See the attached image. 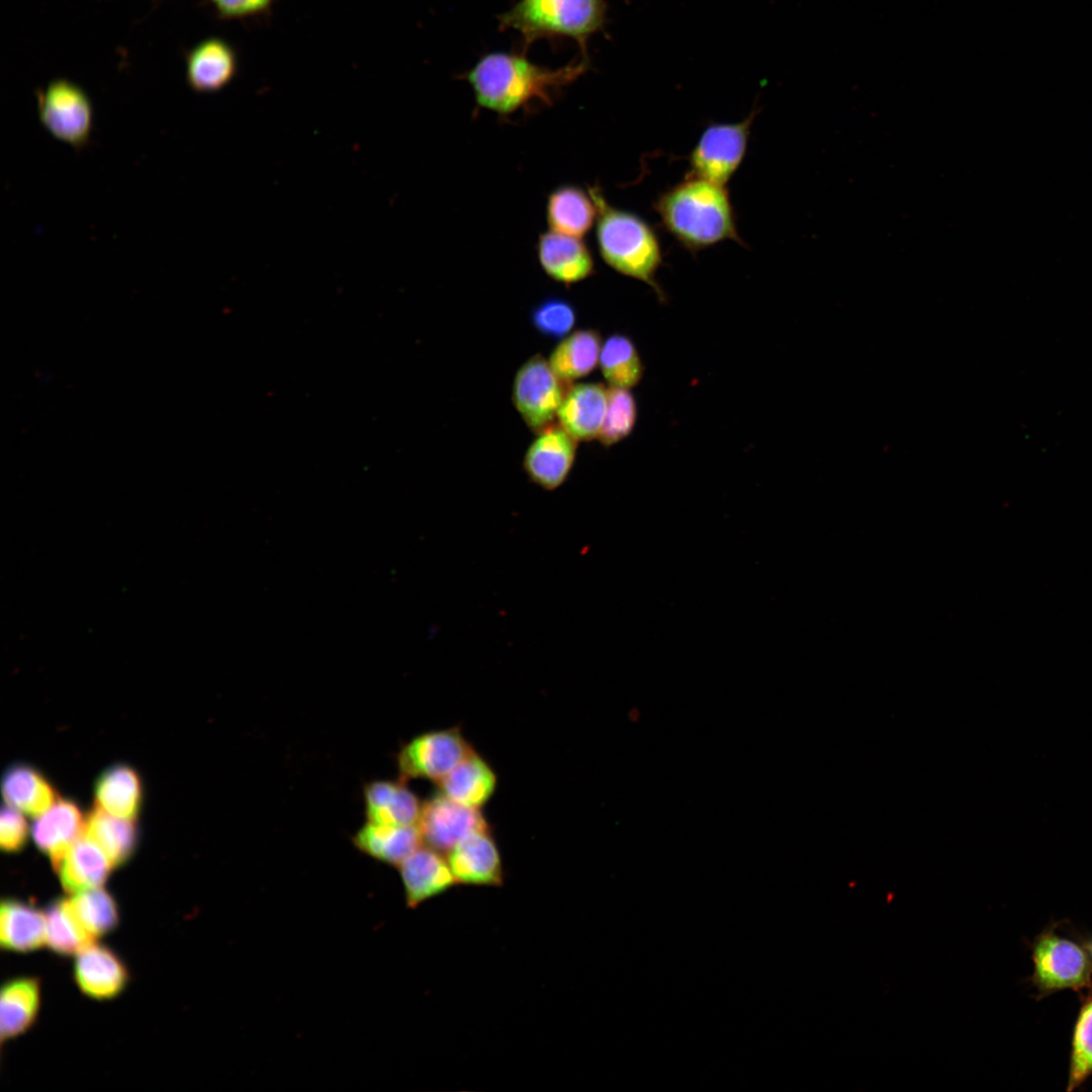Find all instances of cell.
Listing matches in <instances>:
<instances>
[{
	"mask_svg": "<svg viewBox=\"0 0 1092 1092\" xmlns=\"http://www.w3.org/2000/svg\"><path fill=\"white\" fill-rule=\"evenodd\" d=\"M1031 958V980L1042 996L1091 984L1092 954L1075 940L1044 931L1034 939Z\"/></svg>",
	"mask_w": 1092,
	"mask_h": 1092,
	"instance_id": "cell-6",
	"label": "cell"
},
{
	"mask_svg": "<svg viewBox=\"0 0 1092 1092\" xmlns=\"http://www.w3.org/2000/svg\"><path fill=\"white\" fill-rule=\"evenodd\" d=\"M444 854L421 845L398 866L407 908L415 909L458 884Z\"/></svg>",
	"mask_w": 1092,
	"mask_h": 1092,
	"instance_id": "cell-14",
	"label": "cell"
},
{
	"mask_svg": "<svg viewBox=\"0 0 1092 1092\" xmlns=\"http://www.w3.org/2000/svg\"><path fill=\"white\" fill-rule=\"evenodd\" d=\"M68 901L77 920L93 940L110 933L119 923L117 903L102 887L72 894Z\"/></svg>",
	"mask_w": 1092,
	"mask_h": 1092,
	"instance_id": "cell-31",
	"label": "cell"
},
{
	"mask_svg": "<svg viewBox=\"0 0 1092 1092\" xmlns=\"http://www.w3.org/2000/svg\"><path fill=\"white\" fill-rule=\"evenodd\" d=\"M545 215L550 231L581 239L594 226L598 209L588 190L564 184L549 193Z\"/></svg>",
	"mask_w": 1092,
	"mask_h": 1092,
	"instance_id": "cell-21",
	"label": "cell"
},
{
	"mask_svg": "<svg viewBox=\"0 0 1092 1092\" xmlns=\"http://www.w3.org/2000/svg\"><path fill=\"white\" fill-rule=\"evenodd\" d=\"M35 100L39 122L53 138L77 151L89 145L94 108L81 85L67 78H56L36 90Z\"/></svg>",
	"mask_w": 1092,
	"mask_h": 1092,
	"instance_id": "cell-5",
	"label": "cell"
},
{
	"mask_svg": "<svg viewBox=\"0 0 1092 1092\" xmlns=\"http://www.w3.org/2000/svg\"><path fill=\"white\" fill-rule=\"evenodd\" d=\"M84 836L94 841L113 866L125 862L133 853L138 830L131 819L95 808L85 822Z\"/></svg>",
	"mask_w": 1092,
	"mask_h": 1092,
	"instance_id": "cell-29",
	"label": "cell"
},
{
	"mask_svg": "<svg viewBox=\"0 0 1092 1092\" xmlns=\"http://www.w3.org/2000/svg\"><path fill=\"white\" fill-rule=\"evenodd\" d=\"M46 913L17 899H4L0 908V942L9 951L30 952L46 944Z\"/></svg>",
	"mask_w": 1092,
	"mask_h": 1092,
	"instance_id": "cell-24",
	"label": "cell"
},
{
	"mask_svg": "<svg viewBox=\"0 0 1092 1092\" xmlns=\"http://www.w3.org/2000/svg\"><path fill=\"white\" fill-rule=\"evenodd\" d=\"M577 321L574 305L564 297L549 295L530 310V323L541 336L562 340L570 334Z\"/></svg>",
	"mask_w": 1092,
	"mask_h": 1092,
	"instance_id": "cell-33",
	"label": "cell"
},
{
	"mask_svg": "<svg viewBox=\"0 0 1092 1092\" xmlns=\"http://www.w3.org/2000/svg\"><path fill=\"white\" fill-rule=\"evenodd\" d=\"M525 54L489 53L465 73L478 107L510 116L536 105L549 106L589 68L588 57L582 55L566 66L550 69L532 63Z\"/></svg>",
	"mask_w": 1092,
	"mask_h": 1092,
	"instance_id": "cell-1",
	"label": "cell"
},
{
	"mask_svg": "<svg viewBox=\"0 0 1092 1092\" xmlns=\"http://www.w3.org/2000/svg\"><path fill=\"white\" fill-rule=\"evenodd\" d=\"M423 842L418 824L388 825L367 822L353 837L354 845L363 853L397 867Z\"/></svg>",
	"mask_w": 1092,
	"mask_h": 1092,
	"instance_id": "cell-22",
	"label": "cell"
},
{
	"mask_svg": "<svg viewBox=\"0 0 1092 1092\" xmlns=\"http://www.w3.org/2000/svg\"><path fill=\"white\" fill-rule=\"evenodd\" d=\"M473 747L459 727L432 730L406 742L397 754L399 779H427L439 783Z\"/></svg>",
	"mask_w": 1092,
	"mask_h": 1092,
	"instance_id": "cell-9",
	"label": "cell"
},
{
	"mask_svg": "<svg viewBox=\"0 0 1092 1092\" xmlns=\"http://www.w3.org/2000/svg\"><path fill=\"white\" fill-rule=\"evenodd\" d=\"M85 822L78 806L68 800L56 801L38 815L32 825V837L56 869L68 849L84 832Z\"/></svg>",
	"mask_w": 1092,
	"mask_h": 1092,
	"instance_id": "cell-18",
	"label": "cell"
},
{
	"mask_svg": "<svg viewBox=\"0 0 1092 1092\" xmlns=\"http://www.w3.org/2000/svg\"><path fill=\"white\" fill-rule=\"evenodd\" d=\"M113 867L106 853L84 836L68 849L55 870L63 888L75 894L102 887Z\"/></svg>",
	"mask_w": 1092,
	"mask_h": 1092,
	"instance_id": "cell-23",
	"label": "cell"
},
{
	"mask_svg": "<svg viewBox=\"0 0 1092 1092\" xmlns=\"http://www.w3.org/2000/svg\"><path fill=\"white\" fill-rule=\"evenodd\" d=\"M2 1040L25 1033L34 1023L40 1006V982L21 977L7 981L0 994Z\"/></svg>",
	"mask_w": 1092,
	"mask_h": 1092,
	"instance_id": "cell-25",
	"label": "cell"
},
{
	"mask_svg": "<svg viewBox=\"0 0 1092 1092\" xmlns=\"http://www.w3.org/2000/svg\"><path fill=\"white\" fill-rule=\"evenodd\" d=\"M438 786L440 792L452 800L481 809L495 792L497 776L490 764L472 749Z\"/></svg>",
	"mask_w": 1092,
	"mask_h": 1092,
	"instance_id": "cell-20",
	"label": "cell"
},
{
	"mask_svg": "<svg viewBox=\"0 0 1092 1092\" xmlns=\"http://www.w3.org/2000/svg\"><path fill=\"white\" fill-rule=\"evenodd\" d=\"M368 822L388 825L418 824L422 802L404 781H373L364 787Z\"/></svg>",
	"mask_w": 1092,
	"mask_h": 1092,
	"instance_id": "cell-19",
	"label": "cell"
},
{
	"mask_svg": "<svg viewBox=\"0 0 1092 1092\" xmlns=\"http://www.w3.org/2000/svg\"><path fill=\"white\" fill-rule=\"evenodd\" d=\"M28 827L20 811L9 805L2 808L0 816V845L3 850L15 852L27 841Z\"/></svg>",
	"mask_w": 1092,
	"mask_h": 1092,
	"instance_id": "cell-36",
	"label": "cell"
},
{
	"mask_svg": "<svg viewBox=\"0 0 1092 1092\" xmlns=\"http://www.w3.org/2000/svg\"><path fill=\"white\" fill-rule=\"evenodd\" d=\"M536 255L544 273L565 285L580 282L595 272V262L587 246L580 238L556 232L539 236Z\"/></svg>",
	"mask_w": 1092,
	"mask_h": 1092,
	"instance_id": "cell-16",
	"label": "cell"
},
{
	"mask_svg": "<svg viewBox=\"0 0 1092 1092\" xmlns=\"http://www.w3.org/2000/svg\"><path fill=\"white\" fill-rule=\"evenodd\" d=\"M599 365L610 386L630 389L642 379L644 366L633 341L613 334L602 345Z\"/></svg>",
	"mask_w": 1092,
	"mask_h": 1092,
	"instance_id": "cell-30",
	"label": "cell"
},
{
	"mask_svg": "<svg viewBox=\"0 0 1092 1092\" xmlns=\"http://www.w3.org/2000/svg\"><path fill=\"white\" fill-rule=\"evenodd\" d=\"M75 957L74 979L84 995L108 1000L118 996L127 986L128 970L108 946L93 942Z\"/></svg>",
	"mask_w": 1092,
	"mask_h": 1092,
	"instance_id": "cell-15",
	"label": "cell"
},
{
	"mask_svg": "<svg viewBox=\"0 0 1092 1092\" xmlns=\"http://www.w3.org/2000/svg\"><path fill=\"white\" fill-rule=\"evenodd\" d=\"M605 0H519L498 17L500 30L520 33L524 50L540 38L574 39L584 57L587 41L607 23Z\"/></svg>",
	"mask_w": 1092,
	"mask_h": 1092,
	"instance_id": "cell-4",
	"label": "cell"
},
{
	"mask_svg": "<svg viewBox=\"0 0 1092 1092\" xmlns=\"http://www.w3.org/2000/svg\"><path fill=\"white\" fill-rule=\"evenodd\" d=\"M237 72V53L233 46L221 37L204 38L185 54V80L188 87L196 93L220 91L234 80Z\"/></svg>",
	"mask_w": 1092,
	"mask_h": 1092,
	"instance_id": "cell-13",
	"label": "cell"
},
{
	"mask_svg": "<svg viewBox=\"0 0 1092 1092\" xmlns=\"http://www.w3.org/2000/svg\"><path fill=\"white\" fill-rule=\"evenodd\" d=\"M447 859L458 884L504 885L502 855L490 827L468 834L447 852Z\"/></svg>",
	"mask_w": 1092,
	"mask_h": 1092,
	"instance_id": "cell-12",
	"label": "cell"
},
{
	"mask_svg": "<svg viewBox=\"0 0 1092 1092\" xmlns=\"http://www.w3.org/2000/svg\"><path fill=\"white\" fill-rule=\"evenodd\" d=\"M96 807L115 816L132 819L142 803V783L138 772L124 764L105 769L95 785Z\"/></svg>",
	"mask_w": 1092,
	"mask_h": 1092,
	"instance_id": "cell-28",
	"label": "cell"
},
{
	"mask_svg": "<svg viewBox=\"0 0 1092 1092\" xmlns=\"http://www.w3.org/2000/svg\"><path fill=\"white\" fill-rule=\"evenodd\" d=\"M2 793L7 805L31 816H38L57 800L49 781L35 768L16 763L2 778Z\"/></svg>",
	"mask_w": 1092,
	"mask_h": 1092,
	"instance_id": "cell-27",
	"label": "cell"
},
{
	"mask_svg": "<svg viewBox=\"0 0 1092 1092\" xmlns=\"http://www.w3.org/2000/svg\"><path fill=\"white\" fill-rule=\"evenodd\" d=\"M543 355L531 356L518 369L512 386V400L527 427L538 434L554 424L570 387Z\"/></svg>",
	"mask_w": 1092,
	"mask_h": 1092,
	"instance_id": "cell-8",
	"label": "cell"
},
{
	"mask_svg": "<svg viewBox=\"0 0 1092 1092\" xmlns=\"http://www.w3.org/2000/svg\"><path fill=\"white\" fill-rule=\"evenodd\" d=\"M602 336L594 329L576 330L560 340L548 362L554 372L566 382L592 373L599 364Z\"/></svg>",
	"mask_w": 1092,
	"mask_h": 1092,
	"instance_id": "cell-26",
	"label": "cell"
},
{
	"mask_svg": "<svg viewBox=\"0 0 1092 1092\" xmlns=\"http://www.w3.org/2000/svg\"><path fill=\"white\" fill-rule=\"evenodd\" d=\"M1092 1075V997L1081 1007L1072 1036L1069 1092L1078 1088Z\"/></svg>",
	"mask_w": 1092,
	"mask_h": 1092,
	"instance_id": "cell-35",
	"label": "cell"
},
{
	"mask_svg": "<svg viewBox=\"0 0 1092 1092\" xmlns=\"http://www.w3.org/2000/svg\"><path fill=\"white\" fill-rule=\"evenodd\" d=\"M418 826L423 841L443 853L473 831L489 827L480 809L458 803L440 791L422 803Z\"/></svg>",
	"mask_w": 1092,
	"mask_h": 1092,
	"instance_id": "cell-10",
	"label": "cell"
},
{
	"mask_svg": "<svg viewBox=\"0 0 1092 1092\" xmlns=\"http://www.w3.org/2000/svg\"><path fill=\"white\" fill-rule=\"evenodd\" d=\"M758 110L732 123H710L689 155L688 175L725 185L743 162Z\"/></svg>",
	"mask_w": 1092,
	"mask_h": 1092,
	"instance_id": "cell-7",
	"label": "cell"
},
{
	"mask_svg": "<svg viewBox=\"0 0 1092 1092\" xmlns=\"http://www.w3.org/2000/svg\"><path fill=\"white\" fill-rule=\"evenodd\" d=\"M577 442L558 424L539 432L523 459L528 478L548 491L560 487L574 465Z\"/></svg>",
	"mask_w": 1092,
	"mask_h": 1092,
	"instance_id": "cell-11",
	"label": "cell"
},
{
	"mask_svg": "<svg viewBox=\"0 0 1092 1092\" xmlns=\"http://www.w3.org/2000/svg\"><path fill=\"white\" fill-rule=\"evenodd\" d=\"M608 406V389L597 382L571 385L557 413L558 425L577 441L599 437Z\"/></svg>",
	"mask_w": 1092,
	"mask_h": 1092,
	"instance_id": "cell-17",
	"label": "cell"
},
{
	"mask_svg": "<svg viewBox=\"0 0 1092 1092\" xmlns=\"http://www.w3.org/2000/svg\"><path fill=\"white\" fill-rule=\"evenodd\" d=\"M223 19H237L265 12L273 0H209Z\"/></svg>",
	"mask_w": 1092,
	"mask_h": 1092,
	"instance_id": "cell-37",
	"label": "cell"
},
{
	"mask_svg": "<svg viewBox=\"0 0 1092 1092\" xmlns=\"http://www.w3.org/2000/svg\"><path fill=\"white\" fill-rule=\"evenodd\" d=\"M637 403L633 393L626 388L608 389V406L598 439L604 447H610L633 431L637 421Z\"/></svg>",
	"mask_w": 1092,
	"mask_h": 1092,
	"instance_id": "cell-34",
	"label": "cell"
},
{
	"mask_svg": "<svg viewBox=\"0 0 1092 1092\" xmlns=\"http://www.w3.org/2000/svg\"><path fill=\"white\" fill-rule=\"evenodd\" d=\"M587 190L598 209L596 240L603 261L616 272L649 285L663 299L656 281L662 251L653 228L636 213L611 205L598 185Z\"/></svg>",
	"mask_w": 1092,
	"mask_h": 1092,
	"instance_id": "cell-3",
	"label": "cell"
},
{
	"mask_svg": "<svg viewBox=\"0 0 1092 1092\" xmlns=\"http://www.w3.org/2000/svg\"><path fill=\"white\" fill-rule=\"evenodd\" d=\"M653 207L664 230L691 253L728 240L742 244L725 185L688 175L661 193Z\"/></svg>",
	"mask_w": 1092,
	"mask_h": 1092,
	"instance_id": "cell-2",
	"label": "cell"
},
{
	"mask_svg": "<svg viewBox=\"0 0 1092 1092\" xmlns=\"http://www.w3.org/2000/svg\"><path fill=\"white\" fill-rule=\"evenodd\" d=\"M46 913V944L57 954L76 956L87 945L93 943L74 915L68 899L53 901Z\"/></svg>",
	"mask_w": 1092,
	"mask_h": 1092,
	"instance_id": "cell-32",
	"label": "cell"
}]
</instances>
